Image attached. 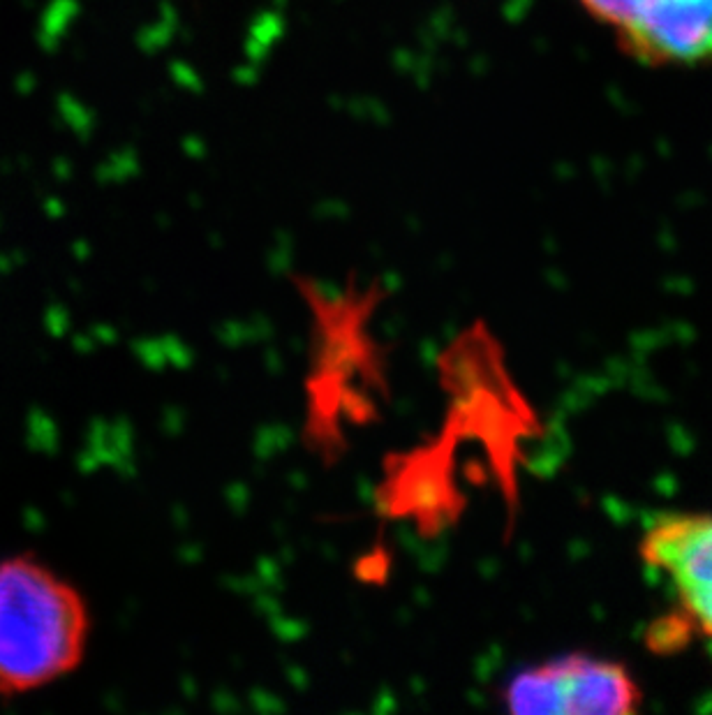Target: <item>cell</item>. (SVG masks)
Segmentation results:
<instances>
[{"instance_id": "cell-2", "label": "cell", "mask_w": 712, "mask_h": 715, "mask_svg": "<svg viewBox=\"0 0 712 715\" xmlns=\"http://www.w3.org/2000/svg\"><path fill=\"white\" fill-rule=\"evenodd\" d=\"M639 556L673 593V611L655 623L652 646L671 651L689 637L712 644V512H669L652 519L639 540Z\"/></svg>"}, {"instance_id": "cell-3", "label": "cell", "mask_w": 712, "mask_h": 715, "mask_svg": "<svg viewBox=\"0 0 712 715\" xmlns=\"http://www.w3.org/2000/svg\"><path fill=\"white\" fill-rule=\"evenodd\" d=\"M502 697L511 713L539 715H629L643 704L641 685L627 665L585 653L521 669Z\"/></svg>"}, {"instance_id": "cell-6", "label": "cell", "mask_w": 712, "mask_h": 715, "mask_svg": "<svg viewBox=\"0 0 712 715\" xmlns=\"http://www.w3.org/2000/svg\"><path fill=\"white\" fill-rule=\"evenodd\" d=\"M176 31V14L172 7H165V14H162L160 24H155L151 28H146V31L139 33V47L144 51H158L165 47V44L172 40V35Z\"/></svg>"}, {"instance_id": "cell-1", "label": "cell", "mask_w": 712, "mask_h": 715, "mask_svg": "<svg viewBox=\"0 0 712 715\" xmlns=\"http://www.w3.org/2000/svg\"><path fill=\"white\" fill-rule=\"evenodd\" d=\"M91 625L84 595L54 567L31 554L0 560V699L77 672Z\"/></svg>"}, {"instance_id": "cell-4", "label": "cell", "mask_w": 712, "mask_h": 715, "mask_svg": "<svg viewBox=\"0 0 712 715\" xmlns=\"http://www.w3.org/2000/svg\"><path fill=\"white\" fill-rule=\"evenodd\" d=\"M629 54L655 65L712 63V0H578Z\"/></svg>"}, {"instance_id": "cell-7", "label": "cell", "mask_w": 712, "mask_h": 715, "mask_svg": "<svg viewBox=\"0 0 712 715\" xmlns=\"http://www.w3.org/2000/svg\"><path fill=\"white\" fill-rule=\"evenodd\" d=\"M172 79L176 81L178 86H183V88H190V91H195V93H202L204 91V86H202V79H199L195 75V70L190 68V65H183V63H172Z\"/></svg>"}, {"instance_id": "cell-5", "label": "cell", "mask_w": 712, "mask_h": 715, "mask_svg": "<svg viewBox=\"0 0 712 715\" xmlns=\"http://www.w3.org/2000/svg\"><path fill=\"white\" fill-rule=\"evenodd\" d=\"M285 21L280 12H262L257 14L250 26V38L246 42V54L252 63H262L269 49L283 38Z\"/></svg>"}]
</instances>
